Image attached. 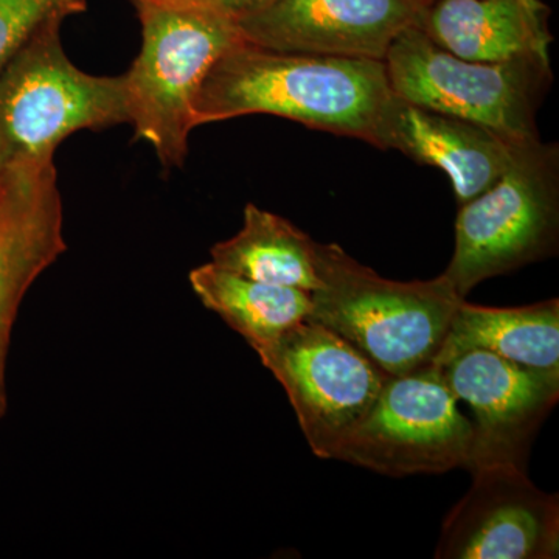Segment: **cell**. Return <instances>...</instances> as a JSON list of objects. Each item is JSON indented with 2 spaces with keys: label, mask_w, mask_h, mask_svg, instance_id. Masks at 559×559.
<instances>
[{
  "label": "cell",
  "mask_w": 559,
  "mask_h": 559,
  "mask_svg": "<svg viewBox=\"0 0 559 559\" xmlns=\"http://www.w3.org/2000/svg\"><path fill=\"white\" fill-rule=\"evenodd\" d=\"M390 94L384 61L271 50L242 40L205 76L194 98V127L267 114L370 143Z\"/></svg>",
  "instance_id": "6da1fadb"
},
{
  "label": "cell",
  "mask_w": 559,
  "mask_h": 559,
  "mask_svg": "<svg viewBox=\"0 0 559 559\" xmlns=\"http://www.w3.org/2000/svg\"><path fill=\"white\" fill-rule=\"evenodd\" d=\"M311 319L333 330L389 377L432 366L462 297L450 280L395 282L316 241Z\"/></svg>",
  "instance_id": "7a4b0ae2"
},
{
  "label": "cell",
  "mask_w": 559,
  "mask_h": 559,
  "mask_svg": "<svg viewBox=\"0 0 559 559\" xmlns=\"http://www.w3.org/2000/svg\"><path fill=\"white\" fill-rule=\"evenodd\" d=\"M142 24V49L124 73L135 138L162 167H182L194 130L193 105L205 76L245 39L238 22L205 0H131Z\"/></svg>",
  "instance_id": "3957f363"
},
{
  "label": "cell",
  "mask_w": 559,
  "mask_h": 559,
  "mask_svg": "<svg viewBox=\"0 0 559 559\" xmlns=\"http://www.w3.org/2000/svg\"><path fill=\"white\" fill-rule=\"evenodd\" d=\"M66 16L40 24L0 72V171L53 160L62 140L81 130L130 123L127 83L95 76L69 60L61 44Z\"/></svg>",
  "instance_id": "277c9868"
},
{
  "label": "cell",
  "mask_w": 559,
  "mask_h": 559,
  "mask_svg": "<svg viewBox=\"0 0 559 559\" xmlns=\"http://www.w3.org/2000/svg\"><path fill=\"white\" fill-rule=\"evenodd\" d=\"M558 237V143L525 140L498 180L460 205L454 253L443 275L466 299L485 280L557 253Z\"/></svg>",
  "instance_id": "5b68a950"
},
{
  "label": "cell",
  "mask_w": 559,
  "mask_h": 559,
  "mask_svg": "<svg viewBox=\"0 0 559 559\" xmlns=\"http://www.w3.org/2000/svg\"><path fill=\"white\" fill-rule=\"evenodd\" d=\"M384 62L390 90L401 98L484 124L514 142L540 139L536 116L554 83L550 58L463 60L411 25L390 44Z\"/></svg>",
  "instance_id": "8992f818"
},
{
  "label": "cell",
  "mask_w": 559,
  "mask_h": 559,
  "mask_svg": "<svg viewBox=\"0 0 559 559\" xmlns=\"http://www.w3.org/2000/svg\"><path fill=\"white\" fill-rule=\"evenodd\" d=\"M457 403L437 367L390 377L334 460L390 477L468 468L473 423Z\"/></svg>",
  "instance_id": "52a82bcc"
},
{
  "label": "cell",
  "mask_w": 559,
  "mask_h": 559,
  "mask_svg": "<svg viewBox=\"0 0 559 559\" xmlns=\"http://www.w3.org/2000/svg\"><path fill=\"white\" fill-rule=\"evenodd\" d=\"M319 459H334L389 380L348 341L307 318L259 353Z\"/></svg>",
  "instance_id": "ba28073f"
},
{
  "label": "cell",
  "mask_w": 559,
  "mask_h": 559,
  "mask_svg": "<svg viewBox=\"0 0 559 559\" xmlns=\"http://www.w3.org/2000/svg\"><path fill=\"white\" fill-rule=\"evenodd\" d=\"M471 471L473 485L441 525L436 558H558V495L540 491L516 463Z\"/></svg>",
  "instance_id": "9c48e42d"
},
{
  "label": "cell",
  "mask_w": 559,
  "mask_h": 559,
  "mask_svg": "<svg viewBox=\"0 0 559 559\" xmlns=\"http://www.w3.org/2000/svg\"><path fill=\"white\" fill-rule=\"evenodd\" d=\"M448 388L474 414L468 469L491 462L525 466L530 443L559 399V371L530 369L473 349L441 367Z\"/></svg>",
  "instance_id": "30bf717a"
},
{
  "label": "cell",
  "mask_w": 559,
  "mask_h": 559,
  "mask_svg": "<svg viewBox=\"0 0 559 559\" xmlns=\"http://www.w3.org/2000/svg\"><path fill=\"white\" fill-rule=\"evenodd\" d=\"M426 0H275L245 17V39L264 49L384 61L390 44L417 24Z\"/></svg>",
  "instance_id": "8fae6325"
},
{
  "label": "cell",
  "mask_w": 559,
  "mask_h": 559,
  "mask_svg": "<svg viewBox=\"0 0 559 559\" xmlns=\"http://www.w3.org/2000/svg\"><path fill=\"white\" fill-rule=\"evenodd\" d=\"M53 160L3 171L0 183V418L7 356L17 311L35 280L66 252Z\"/></svg>",
  "instance_id": "7c38bea8"
},
{
  "label": "cell",
  "mask_w": 559,
  "mask_h": 559,
  "mask_svg": "<svg viewBox=\"0 0 559 559\" xmlns=\"http://www.w3.org/2000/svg\"><path fill=\"white\" fill-rule=\"evenodd\" d=\"M370 143L447 173L460 207L498 180L520 142L392 92L374 121Z\"/></svg>",
  "instance_id": "4fadbf2b"
},
{
  "label": "cell",
  "mask_w": 559,
  "mask_h": 559,
  "mask_svg": "<svg viewBox=\"0 0 559 559\" xmlns=\"http://www.w3.org/2000/svg\"><path fill=\"white\" fill-rule=\"evenodd\" d=\"M549 16L540 0H432L415 25L455 57L500 62L550 58Z\"/></svg>",
  "instance_id": "5bb4252c"
},
{
  "label": "cell",
  "mask_w": 559,
  "mask_h": 559,
  "mask_svg": "<svg viewBox=\"0 0 559 559\" xmlns=\"http://www.w3.org/2000/svg\"><path fill=\"white\" fill-rule=\"evenodd\" d=\"M473 349L495 353L530 369L559 371V300L488 308L463 299L432 366L441 369Z\"/></svg>",
  "instance_id": "9a60e30c"
},
{
  "label": "cell",
  "mask_w": 559,
  "mask_h": 559,
  "mask_svg": "<svg viewBox=\"0 0 559 559\" xmlns=\"http://www.w3.org/2000/svg\"><path fill=\"white\" fill-rule=\"evenodd\" d=\"M189 280L201 304L237 331L257 355L311 316L310 290L267 285L212 261L194 267Z\"/></svg>",
  "instance_id": "2e32d148"
},
{
  "label": "cell",
  "mask_w": 559,
  "mask_h": 559,
  "mask_svg": "<svg viewBox=\"0 0 559 559\" xmlns=\"http://www.w3.org/2000/svg\"><path fill=\"white\" fill-rule=\"evenodd\" d=\"M316 241L288 219L248 204L241 230L210 250L212 263L235 274L304 290L320 286Z\"/></svg>",
  "instance_id": "e0dca14e"
},
{
  "label": "cell",
  "mask_w": 559,
  "mask_h": 559,
  "mask_svg": "<svg viewBox=\"0 0 559 559\" xmlns=\"http://www.w3.org/2000/svg\"><path fill=\"white\" fill-rule=\"evenodd\" d=\"M86 10V0H0V72L51 16Z\"/></svg>",
  "instance_id": "ac0fdd59"
},
{
  "label": "cell",
  "mask_w": 559,
  "mask_h": 559,
  "mask_svg": "<svg viewBox=\"0 0 559 559\" xmlns=\"http://www.w3.org/2000/svg\"><path fill=\"white\" fill-rule=\"evenodd\" d=\"M205 2L215 7L216 10L223 11L231 20L240 22L245 17L267 9L275 0H205Z\"/></svg>",
  "instance_id": "d6986e66"
},
{
  "label": "cell",
  "mask_w": 559,
  "mask_h": 559,
  "mask_svg": "<svg viewBox=\"0 0 559 559\" xmlns=\"http://www.w3.org/2000/svg\"><path fill=\"white\" fill-rule=\"evenodd\" d=\"M0 182H2V171H0Z\"/></svg>",
  "instance_id": "ffe728a7"
},
{
  "label": "cell",
  "mask_w": 559,
  "mask_h": 559,
  "mask_svg": "<svg viewBox=\"0 0 559 559\" xmlns=\"http://www.w3.org/2000/svg\"><path fill=\"white\" fill-rule=\"evenodd\" d=\"M426 2H428V3H429V2H432V0H426Z\"/></svg>",
  "instance_id": "44dd1931"
}]
</instances>
